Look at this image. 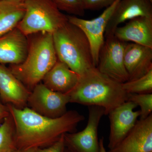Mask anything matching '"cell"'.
<instances>
[{"mask_svg": "<svg viewBox=\"0 0 152 152\" xmlns=\"http://www.w3.org/2000/svg\"><path fill=\"white\" fill-rule=\"evenodd\" d=\"M7 107L15 126V148L18 152H33L49 146L64 135L73 132L85 120L84 116L75 110L52 118L27 107L18 108L10 104Z\"/></svg>", "mask_w": 152, "mask_h": 152, "instance_id": "obj_1", "label": "cell"}, {"mask_svg": "<svg viewBox=\"0 0 152 152\" xmlns=\"http://www.w3.org/2000/svg\"><path fill=\"white\" fill-rule=\"evenodd\" d=\"M68 94L70 103L99 106L104 110L105 115L128 101V94L122 83L102 73L95 67L80 76L76 86Z\"/></svg>", "mask_w": 152, "mask_h": 152, "instance_id": "obj_2", "label": "cell"}, {"mask_svg": "<svg viewBox=\"0 0 152 152\" xmlns=\"http://www.w3.org/2000/svg\"><path fill=\"white\" fill-rule=\"evenodd\" d=\"M28 47L24 61L9 68L16 77L31 91L58 61L53 34L36 33L28 36Z\"/></svg>", "mask_w": 152, "mask_h": 152, "instance_id": "obj_3", "label": "cell"}, {"mask_svg": "<svg viewBox=\"0 0 152 152\" xmlns=\"http://www.w3.org/2000/svg\"><path fill=\"white\" fill-rule=\"evenodd\" d=\"M53 35L58 60L72 70L80 76L95 67L89 42L80 28L68 21Z\"/></svg>", "mask_w": 152, "mask_h": 152, "instance_id": "obj_4", "label": "cell"}, {"mask_svg": "<svg viewBox=\"0 0 152 152\" xmlns=\"http://www.w3.org/2000/svg\"><path fill=\"white\" fill-rule=\"evenodd\" d=\"M24 15L17 28L28 37L36 33L53 34L68 23L63 14L52 0H26Z\"/></svg>", "mask_w": 152, "mask_h": 152, "instance_id": "obj_5", "label": "cell"}, {"mask_svg": "<svg viewBox=\"0 0 152 152\" xmlns=\"http://www.w3.org/2000/svg\"><path fill=\"white\" fill-rule=\"evenodd\" d=\"M127 43L115 36L107 38L99 53L97 69L121 83L129 80L124 63L125 49Z\"/></svg>", "mask_w": 152, "mask_h": 152, "instance_id": "obj_6", "label": "cell"}, {"mask_svg": "<svg viewBox=\"0 0 152 152\" xmlns=\"http://www.w3.org/2000/svg\"><path fill=\"white\" fill-rule=\"evenodd\" d=\"M69 103L70 98L68 94L53 91L40 83L30 93L27 104L37 113L55 118L66 113V106Z\"/></svg>", "mask_w": 152, "mask_h": 152, "instance_id": "obj_7", "label": "cell"}, {"mask_svg": "<svg viewBox=\"0 0 152 152\" xmlns=\"http://www.w3.org/2000/svg\"><path fill=\"white\" fill-rule=\"evenodd\" d=\"M88 119L86 126L83 130L64 134L65 146L68 145L72 152H99V145L98 131L105 110L99 106H90Z\"/></svg>", "mask_w": 152, "mask_h": 152, "instance_id": "obj_8", "label": "cell"}, {"mask_svg": "<svg viewBox=\"0 0 152 152\" xmlns=\"http://www.w3.org/2000/svg\"><path fill=\"white\" fill-rule=\"evenodd\" d=\"M120 1L116 0L99 16L92 20H85L75 16L68 15L69 22L80 28L88 38L91 45L94 65L96 67L98 65L99 53L104 42L106 27Z\"/></svg>", "mask_w": 152, "mask_h": 152, "instance_id": "obj_9", "label": "cell"}, {"mask_svg": "<svg viewBox=\"0 0 152 152\" xmlns=\"http://www.w3.org/2000/svg\"><path fill=\"white\" fill-rule=\"evenodd\" d=\"M137 107L134 103L127 101L108 114L110 123L109 150L119 143L135 125L140 116V111L134 110Z\"/></svg>", "mask_w": 152, "mask_h": 152, "instance_id": "obj_10", "label": "cell"}, {"mask_svg": "<svg viewBox=\"0 0 152 152\" xmlns=\"http://www.w3.org/2000/svg\"><path fill=\"white\" fill-rule=\"evenodd\" d=\"M107 152H152V114L137 121L124 138Z\"/></svg>", "mask_w": 152, "mask_h": 152, "instance_id": "obj_11", "label": "cell"}, {"mask_svg": "<svg viewBox=\"0 0 152 152\" xmlns=\"http://www.w3.org/2000/svg\"><path fill=\"white\" fill-rule=\"evenodd\" d=\"M152 18V3L148 0H121L116 7L105 32L104 37L114 36L122 23L138 17Z\"/></svg>", "mask_w": 152, "mask_h": 152, "instance_id": "obj_12", "label": "cell"}, {"mask_svg": "<svg viewBox=\"0 0 152 152\" xmlns=\"http://www.w3.org/2000/svg\"><path fill=\"white\" fill-rule=\"evenodd\" d=\"M124 63L128 81L141 77L152 70V48L134 43L127 44Z\"/></svg>", "mask_w": 152, "mask_h": 152, "instance_id": "obj_13", "label": "cell"}, {"mask_svg": "<svg viewBox=\"0 0 152 152\" xmlns=\"http://www.w3.org/2000/svg\"><path fill=\"white\" fill-rule=\"evenodd\" d=\"M28 47L27 37L16 28L0 37V64H21L26 57Z\"/></svg>", "mask_w": 152, "mask_h": 152, "instance_id": "obj_14", "label": "cell"}, {"mask_svg": "<svg viewBox=\"0 0 152 152\" xmlns=\"http://www.w3.org/2000/svg\"><path fill=\"white\" fill-rule=\"evenodd\" d=\"M31 92L9 68L0 64V97L3 101L18 108H23Z\"/></svg>", "mask_w": 152, "mask_h": 152, "instance_id": "obj_15", "label": "cell"}, {"mask_svg": "<svg viewBox=\"0 0 152 152\" xmlns=\"http://www.w3.org/2000/svg\"><path fill=\"white\" fill-rule=\"evenodd\" d=\"M114 36L121 40L132 42L152 48V18L138 17L116 29Z\"/></svg>", "mask_w": 152, "mask_h": 152, "instance_id": "obj_16", "label": "cell"}, {"mask_svg": "<svg viewBox=\"0 0 152 152\" xmlns=\"http://www.w3.org/2000/svg\"><path fill=\"white\" fill-rule=\"evenodd\" d=\"M80 76L64 63L58 60L42 81L50 90L62 94L70 92L78 82Z\"/></svg>", "mask_w": 152, "mask_h": 152, "instance_id": "obj_17", "label": "cell"}, {"mask_svg": "<svg viewBox=\"0 0 152 152\" xmlns=\"http://www.w3.org/2000/svg\"><path fill=\"white\" fill-rule=\"evenodd\" d=\"M25 12L23 1L0 0V37L16 28Z\"/></svg>", "mask_w": 152, "mask_h": 152, "instance_id": "obj_18", "label": "cell"}, {"mask_svg": "<svg viewBox=\"0 0 152 152\" xmlns=\"http://www.w3.org/2000/svg\"><path fill=\"white\" fill-rule=\"evenodd\" d=\"M0 125V152H13L15 148V126L10 115Z\"/></svg>", "mask_w": 152, "mask_h": 152, "instance_id": "obj_19", "label": "cell"}, {"mask_svg": "<svg viewBox=\"0 0 152 152\" xmlns=\"http://www.w3.org/2000/svg\"><path fill=\"white\" fill-rule=\"evenodd\" d=\"M128 94H152V70L141 77L122 83Z\"/></svg>", "mask_w": 152, "mask_h": 152, "instance_id": "obj_20", "label": "cell"}, {"mask_svg": "<svg viewBox=\"0 0 152 152\" xmlns=\"http://www.w3.org/2000/svg\"><path fill=\"white\" fill-rule=\"evenodd\" d=\"M128 101L140 107V119H144L152 114V94H128Z\"/></svg>", "mask_w": 152, "mask_h": 152, "instance_id": "obj_21", "label": "cell"}, {"mask_svg": "<svg viewBox=\"0 0 152 152\" xmlns=\"http://www.w3.org/2000/svg\"><path fill=\"white\" fill-rule=\"evenodd\" d=\"M59 10L75 16H83L85 10L83 0H52Z\"/></svg>", "mask_w": 152, "mask_h": 152, "instance_id": "obj_22", "label": "cell"}, {"mask_svg": "<svg viewBox=\"0 0 152 152\" xmlns=\"http://www.w3.org/2000/svg\"><path fill=\"white\" fill-rule=\"evenodd\" d=\"M116 1V0H83V2L85 10H98L108 7Z\"/></svg>", "mask_w": 152, "mask_h": 152, "instance_id": "obj_23", "label": "cell"}, {"mask_svg": "<svg viewBox=\"0 0 152 152\" xmlns=\"http://www.w3.org/2000/svg\"><path fill=\"white\" fill-rule=\"evenodd\" d=\"M64 135L62 136L57 141L45 148H39L34 152H65Z\"/></svg>", "mask_w": 152, "mask_h": 152, "instance_id": "obj_24", "label": "cell"}, {"mask_svg": "<svg viewBox=\"0 0 152 152\" xmlns=\"http://www.w3.org/2000/svg\"><path fill=\"white\" fill-rule=\"evenodd\" d=\"M10 115V112L7 106L6 107L0 103V122L3 121Z\"/></svg>", "mask_w": 152, "mask_h": 152, "instance_id": "obj_25", "label": "cell"}, {"mask_svg": "<svg viewBox=\"0 0 152 152\" xmlns=\"http://www.w3.org/2000/svg\"><path fill=\"white\" fill-rule=\"evenodd\" d=\"M99 152H107L104 145V138L103 137L101 138L99 140Z\"/></svg>", "mask_w": 152, "mask_h": 152, "instance_id": "obj_26", "label": "cell"}, {"mask_svg": "<svg viewBox=\"0 0 152 152\" xmlns=\"http://www.w3.org/2000/svg\"><path fill=\"white\" fill-rule=\"evenodd\" d=\"M148 1H149L151 3H152V0H148Z\"/></svg>", "mask_w": 152, "mask_h": 152, "instance_id": "obj_27", "label": "cell"}, {"mask_svg": "<svg viewBox=\"0 0 152 152\" xmlns=\"http://www.w3.org/2000/svg\"><path fill=\"white\" fill-rule=\"evenodd\" d=\"M20 1H26V0H20Z\"/></svg>", "mask_w": 152, "mask_h": 152, "instance_id": "obj_28", "label": "cell"}, {"mask_svg": "<svg viewBox=\"0 0 152 152\" xmlns=\"http://www.w3.org/2000/svg\"></svg>", "mask_w": 152, "mask_h": 152, "instance_id": "obj_29", "label": "cell"}]
</instances>
